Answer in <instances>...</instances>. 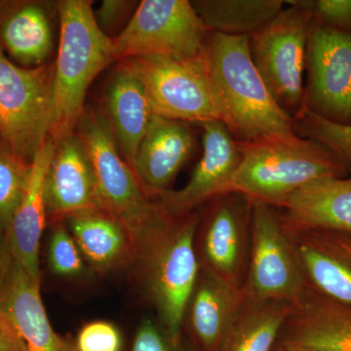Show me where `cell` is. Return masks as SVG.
Listing matches in <instances>:
<instances>
[{"mask_svg": "<svg viewBox=\"0 0 351 351\" xmlns=\"http://www.w3.org/2000/svg\"><path fill=\"white\" fill-rule=\"evenodd\" d=\"M0 313L10 321L27 351H76L51 326L36 280L11 257L0 289Z\"/></svg>", "mask_w": 351, "mask_h": 351, "instance_id": "e0dca14e", "label": "cell"}, {"mask_svg": "<svg viewBox=\"0 0 351 351\" xmlns=\"http://www.w3.org/2000/svg\"><path fill=\"white\" fill-rule=\"evenodd\" d=\"M131 2L115 1V0H106L101 4L100 10L96 16L97 22L101 27H112L119 23L122 17L129 11Z\"/></svg>", "mask_w": 351, "mask_h": 351, "instance_id": "d6a6232c", "label": "cell"}, {"mask_svg": "<svg viewBox=\"0 0 351 351\" xmlns=\"http://www.w3.org/2000/svg\"><path fill=\"white\" fill-rule=\"evenodd\" d=\"M294 120L295 131L300 137L324 145L351 176V125L332 123L306 110Z\"/></svg>", "mask_w": 351, "mask_h": 351, "instance_id": "83f0119b", "label": "cell"}, {"mask_svg": "<svg viewBox=\"0 0 351 351\" xmlns=\"http://www.w3.org/2000/svg\"><path fill=\"white\" fill-rule=\"evenodd\" d=\"M47 218L54 223L100 210L93 168L76 134L56 145L45 186Z\"/></svg>", "mask_w": 351, "mask_h": 351, "instance_id": "9a60e30c", "label": "cell"}, {"mask_svg": "<svg viewBox=\"0 0 351 351\" xmlns=\"http://www.w3.org/2000/svg\"><path fill=\"white\" fill-rule=\"evenodd\" d=\"M193 7L209 32L251 36L283 10V0H199Z\"/></svg>", "mask_w": 351, "mask_h": 351, "instance_id": "484cf974", "label": "cell"}, {"mask_svg": "<svg viewBox=\"0 0 351 351\" xmlns=\"http://www.w3.org/2000/svg\"><path fill=\"white\" fill-rule=\"evenodd\" d=\"M54 66L25 68L0 45V142L32 162L49 138Z\"/></svg>", "mask_w": 351, "mask_h": 351, "instance_id": "8992f818", "label": "cell"}, {"mask_svg": "<svg viewBox=\"0 0 351 351\" xmlns=\"http://www.w3.org/2000/svg\"><path fill=\"white\" fill-rule=\"evenodd\" d=\"M48 249L50 269L60 276H76L84 269L82 253L63 221L56 223Z\"/></svg>", "mask_w": 351, "mask_h": 351, "instance_id": "f1b7e54d", "label": "cell"}, {"mask_svg": "<svg viewBox=\"0 0 351 351\" xmlns=\"http://www.w3.org/2000/svg\"><path fill=\"white\" fill-rule=\"evenodd\" d=\"M193 147L195 138L186 122L152 114L132 169L152 199L169 191Z\"/></svg>", "mask_w": 351, "mask_h": 351, "instance_id": "2e32d148", "label": "cell"}, {"mask_svg": "<svg viewBox=\"0 0 351 351\" xmlns=\"http://www.w3.org/2000/svg\"><path fill=\"white\" fill-rule=\"evenodd\" d=\"M10 261L11 254L5 239L4 242L0 241V289H1L2 283H3L4 277H5Z\"/></svg>", "mask_w": 351, "mask_h": 351, "instance_id": "e575fe53", "label": "cell"}, {"mask_svg": "<svg viewBox=\"0 0 351 351\" xmlns=\"http://www.w3.org/2000/svg\"><path fill=\"white\" fill-rule=\"evenodd\" d=\"M55 151L56 145L48 138L32 158L24 195L5 234L11 257L38 281H40L39 248L47 219L46 178Z\"/></svg>", "mask_w": 351, "mask_h": 351, "instance_id": "d6986e66", "label": "cell"}, {"mask_svg": "<svg viewBox=\"0 0 351 351\" xmlns=\"http://www.w3.org/2000/svg\"><path fill=\"white\" fill-rule=\"evenodd\" d=\"M243 289L233 287L200 270L191 293L184 326L200 351H219L243 306Z\"/></svg>", "mask_w": 351, "mask_h": 351, "instance_id": "ffe728a7", "label": "cell"}, {"mask_svg": "<svg viewBox=\"0 0 351 351\" xmlns=\"http://www.w3.org/2000/svg\"><path fill=\"white\" fill-rule=\"evenodd\" d=\"M311 19L332 29L351 32V0H290Z\"/></svg>", "mask_w": 351, "mask_h": 351, "instance_id": "f546056e", "label": "cell"}, {"mask_svg": "<svg viewBox=\"0 0 351 351\" xmlns=\"http://www.w3.org/2000/svg\"><path fill=\"white\" fill-rule=\"evenodd\" d=\"M31 162L16 156L0 142V237H5L24 195Z\"/></svg>", "mask_w": 351, "mask_h": 351, "instance_id": "4316f807", "label": "cell"}, {"mask_svg": "<svg viewBox=\"0 0 351 351\" xmlns=\"http://www.w3.org/2000/svg\"><path fill=\"white\" fill-rule=\"evenodd\" d=\"M121 335L112 323L95 321L80 330L76 351H120Z\"/></svg>", "mask_w": 351, "mask_h": 351, "instance_id": "4dcf8cb0", "label": "cell"}, {"mask_svg": "<svg viewBox=\"0 0 351 351\" xmlns=\"http://www.w3.org/2000/svg\"><path fill=\"white\" fill-rule=\"evenodd\" d=\"M204 23L189 0H144L117 38V60L158 56L188 60L206 46Z\"/></svg>", "mask_w": 351, "mask_h": 351, "instance_id": "ba28073f", "label": "cell"}, {"mask_svg": "<svg viewBox=\"0 0 351 351\" xmlns=\"http://www.w3.org/2000/svg\"><path fill=\"white\" fill-rule=\"evenodd\" d=\"M278 341L311 351H351V306L308 287Z\"/></svg>", "mask_w": 351, "mask_h": 351, "instance_id": "ac0fdd59", "label": "cell"}, {"mask_svg": "<svg viewBox=\"0 0 351 351\" xmlns=\"http://www.w3.org/2000/svg\"><path fill=\"white\" fill-rule=\"evenodd\" d=\"M131 351H182L181 343H176L163 328L152 320H145L138 327Z\"/></svg>", "mask_w": 351, "mask_h": 351, "instance_id": "1f68e13d", "label": "cell"}, {"mask_svg": "<svg viewBox=\"0 0 351 351\" xmlns=\"http://www.w3.org/2000/svg\"><path fill=\"white\" fill-rule=\"evenodd\" d=\"M281 209L286 230L351 233V176L311 182L291 196Z\"/></svg>", "mask_w": 351, "mask_h": 351, "instance_id": "44dd1931", "label": "cell"}, {"mask_svg": "<svg viewBox=\"0 0 351 351\" xmlns=\"http://www.w3.org/2000/svg\"><path fill=\"white\" fill-rule=\"evenodd\" d=\"M61 22L53 77L49 138L55 145L75 133L84 114L88 88L117 60L112 38L101 29L92 2L64 0L58 4Z\"/></svg>", "mask_w": 351, "mask_h": 351, "instance_id": "7a4b0ae2", "label": "cell"}, {"mask_svg": "<svg viewBox=\"0 0 351 351\" xmlns=\"http://www.w3.org/2000/svg\"><path fill=\"white\" fill-rule=\"evenodd\" d=\"M274 351H311L306 348H300V346L287 345V343H279L277 341Z\"/></svg>", "mask_w": 351, "mask_h": 351, "instance_id": "d590c367", "label": "cell"}, {"mask_svg": "<svg viewBox=\"0 0 351 351\" xmlns=\"http://www.w3.org/2000/svg\"><path fill=\"white\" fill-rule=\"evenodd\" d=\"M252 202L250 257L243 287L256 301L300 304L308 285L276 207Z\"/></svg>", "mask_w": 351, "mask_h": 351, "instance_id": "30bf717a", "label": "cell"}, {"mask_svg": "<svg viewBox=\"0 0 351 351\" xmlns=\"http://www.w3.org/2000/svg\"><path fill=\"white\" fill-rule=\"evenodd\" d=\"M200 211L170 216L161 210L138 249L137 261L161 327L176 343H181L184 313L199 276L195 234Z\"/></svg>", "mask_w": 351, "mask_h": 351, "instance_id": "277c9868", "label": "cell"}, {"mask_svg": "<svg viewBox=\"0 0 351 351\" xmlns=\"http://www.w3.org/2000/svg\"><path fill=\"white\" fill-rule=\"evenodd\" d=\"M122 66L144 87L154 114L201 125L219 120L204 52L188 60L131 58Z\"/></svg>", "mask_w": 351, "mask_h": 351, "instance_id": "9c48e42d", "label": "cell"}, {"mask_svg": "<svg viewBox=\"0 0 351 351\" xmlns=\"http://www.w3.org/2000/svg\"><path fill=\"white\" fill-rule=\"evenodd\" d=\"M306 73V110L332 123L351 125V32L313 20Z\"/></svg>", "mask_w": 351, "mask_h": 351, "instance_id": "7c38bea8", "label": "cell"}, {"mask_svg": "<svg viewBox=\"0 0 351 351\" xmlns=\"http://www.w3.org/2000/svg\"><path fill=\"white\" fill-rule=\"evenodd\" d=\"M204 57L219 121L239 144L297 135L294 119L274 100L253 63L249 36L210 32Z\"/></svg>", "mask_w": 351, "mask_h": 351, "instance_id": "6da1fadb", "label": "cell"}, {"mask_svg": "<svg viewBox=\"0 0 351 351\" xmlns=\"http://www.w3.org/2000/svg\"><path fill=\"white\" fill-rule=\"evenodd\" d=\"M294 309L289 302L256 301L245 295L239 318L219 351H274Z\"/></svg>", "mask_w": 351, "mask_h": 351, "instance_id": "d4e9b609", "label": "cell"}, {"mask_svg": "<svg viewBox=\"0 0 351 351\" xmlns=\"http://www.w3.org/2000/svg\"><path fill=\"white\" fill-rule=\"evenodd\" d=\"M108 126L120 154L133 169L138 147L149 128L152 114L144 87L121 66L106 92Z\"/></svg>", "mask_w": 351, "mask_h": 351, "instance_id": "7402d4cb", "label": "cell"}, {"mask_svg": "<svg viewBox=\"0 0 351 351\" xmlns=\"http://www.w3.org/2000/svg\"><path fill=\"white\" fill-rule=\"evenodd\" d=\"M0 351H27L10 321L0 313Z\"/></svg>", "mask_w": 351, "mask_h": 351, "instance_id": "836d02e7", "label": "cell"}, {"mask_svg": "<svg viewBox=\"0 0 351 351\" xmlns=\"http://www.w3.org/2000/svg\"><path fill=\"white\" fill-rule=\"evenodd\" d=\"M203 154L188 184L178 191H167L156 200L170 216L199 211L207 203L230 193L241 161L239 143L219 120L202 124Z\"/></svg>", "mask_w": 351, "mask_h": 351, "instance_id": "4fadbf2b", "label": "cell"}, {"mask_svg": "<svg viewBox=\"0 0 351 351\" xmlns=\"http://www.w3.org/2000/svg\"><path fill=\"white\" fill-rule=\"evenodd\" d=\"M251 217V200L232 191L201 209L195 234L200 270L243 289L250 257Z\"/></svg>", "mask_w": 351, "mask_h": 351, "instance_id": "8fae6325", "label": "cell"}, {"mask_svg": "<svg viewBox=\"0 0 351 351\" xmlns=\"http://www.w3.org/2000/svg\"><path fill=\"white\" fill-rule=\"evenodd\" d=\"M271 22L249 36L253 63L279 106L297 119L306 110L304 75L311 15L286 1Z\"/></svg>", "mask_w": 351, "mask_h": 351, "instance_id": "52a82bcc", "label": "cell"}, {"mask_svg": "<svg viewBox=\"0 0 351 351\" xmlns=\"http://www.w3.org/2000/svg\"><path fill=\"white\" fill-rule=\"evenodd\" d=\"M285 230L307 285L330 299L351 306V233Z\"/></svg>", "mask_w": 351, "mask_h": 351, "instance_id": "5bb4252c", "label": "cell"}, {"mask_svg": "<svg viewBox=\"0 0 351 351\" xmlns=\"http://www.w3.org/2000/svg\"><path fill=\"white\" fill-rule=\"evenodd\" d=\"M68 221L80 253L93 269L108 271L137 261L138 247L130 233L101 210L75 215Z\"/></svg>", "mask_w": 351, "mask_h": 351, "instance_id": "cb8c5ba5", "label": "cell"}, {"mask_svg": "<svg viewBox=\"0 0 351 351\" xmlns=\"http://www.w3.org/2000/svg\"><path fill=\"white\" fill-rule=\"evenodd\" d=\"M0 45L20 66L44 64L53 47L45 5L36 1H0Z\"/></svg>", "mask_w": 351, "mask_h": 351, "instance_id": "603a6c76", "label": "cell"}, {"mask_svg": "<svg viewBox=\"0 0 351 351\" xmlns=\"http://www.w3.org/2000/svg\"><path fill=\"white\" fill-rule=\"evenodd\" d=\"M76 136L89 157L100 210L119 221L138 246L161 215L120 154L106 117L84 112Z\"/></svg>", "mask_w": 351, "mask_h": 351, "instance_id": "5b68a950", "label": "cell"}, {"mask_svg": "<svg viewBox=\"0 0 351 351\" xmlns=\"http://www.w3.org/2000/svg\"><path fill=\"white\" fill-rule=\"evenodd\" d=\"M239 145L241 161L230 193L277 209L311 182L350 176L327 147L298 134Z\"/></svg>", "mask_w": 351, "mask_h": 351, "instance_id": "3957f363", "label": "cell"}]
</instances>
